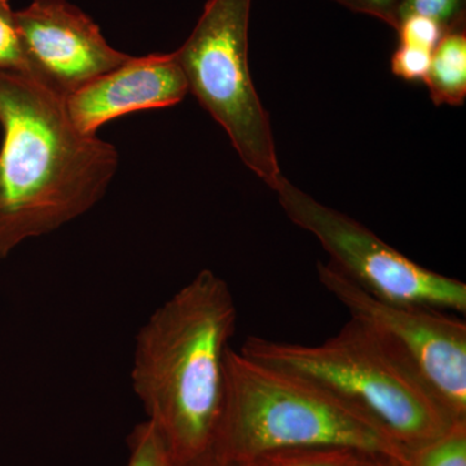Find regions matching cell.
Here are the masks:
<instances>
[{"instance_id": "9", "label": "cell", "mask_w": 466, "mask_h": 466, "mask_svg": "<svg viewBox=\"0 0 466 466\" xmlns=\"http://www.w3.org/2000/svg\"><path fill=\"white\" fill-rule=\"evenodd\" d=\"M188 84L174 52L128 58L66 97L67 115L81 133L96 135L101 126L140 110L177 106Z\"/></svg>"}, {"instance_id": "4", "label": "cell", "mask_w": 466, "mask_h": 466, "mask_svg": "<svg viewBox=\"0 0 466 466\" xmlns=\"http://www.w3.org/2000/svg\"><path fill=\"white\" fill-rule=\"evenodd\" d=\"M238 351L320 383L406 451L435 440L456 422L420 377L352 319L318 345L250 336Z\"/></svg>"}, {"instance_id": "12", "label": "cell", "mask_w": 466, "mask_h": 466, "mask_svg": "<svg viewBox=\"0 0 466 466\" xmlns=\"http://www.w3.org/2000/svg\"><path fill=\"white\" fill-rule=\"evenodd\" d=\"M359 453L341 447H299L269 451L238 466H351Z\"/></svg>"}, {"instance_id": "20", "label": "cell", "mask_w": 466, "mask_h": 466, "mask_svg": "<svg viewBox=\"0 0 466 466\" xmlns=\"http://www.w3.org/2000/svg\"><path fill=\"white\" fill-rule=\"evenodd\" d=\"M187 466H238V465L231 464V462L220 461V460H218L216 458H213V456H210V458L201 460V461L195 462V464L187 465Z\"/></svg>"}, {"instance_id": "18", "label": "cell", "mask_w": 466, "mask_h": 466, "mask_svg": "<svg viewBox=\"0 0 466 466\" xmlns=\"http://www.w3.org/2000/svg\"><path fill=\"white\" fill-rule=\"evenodd\" d=\"M333 2L357 14L375 17L394 30H397L400 25L398 11H400V0H333Z\"/></svg>"}, {"instance_id": "11", "label": "cell", "mask_w": 466, "mask_h": 466, "mask_svg": "<svg viewBox=\"0 0 466 466\" xmlns=\"http://www.w3.org/2000/svg\"><path fill=\"white\" fill-rule=\"evenodd\" d=\"M404 466H466V421H456L440 437L407 451Z\"/></svg>"}, {"instance_id": "2", "label": "cell", "mask_w": 466, "mask_h": 466, "mask_svg": "<svg viewBox=\"0 0 466 466\" xmlns=\"http://www.w3.org/2000/svg\"><path fill=\"white\" fill-rule=\"evenodd\" d=\"M238 323L228 284L204 269L137 332L133 388L177 466L213 455L222 416L226 354Z\"/></svg>"}, {"instance_id": "5", "label": "cell", "mask_w": 466, "mask_h": 466, "mask_svg": "<svg viewBox=\"0 0 466 466\" xmlns=\"http://www.w3.org/2000/svg\"><path fill=\"white\" fill-rule=\"evenodd\" d=\"M251 0H208L174 52L188 91L222 126L245 167L269 187L283 175L268 112L249 67Z\"/></svg>"}, {"instance_id": "15", "label": "cell", "mask_w": 466, "mask_h": 466, "mask_svg": "<svg viewBox=\"0 0 466 466\" xmlns=\"http://www.w3.org/2000/svg\"><path fill=\"white\" fill-rule=\"evenodd\" d=\"M466 0H400L398 17L431 18L443 27L444 32L464 29Z\"/></svg>"}, {"instance_id": "14", "label": "cell", "mask_w": 466, "mask_h": 466, "mask_svg": "<svg viewBox=\"0 0 466 466\" xmlns=\"http://www.w3.org/2000/svg\"><path fill=\"white\" fill-rule=\"evenodd\" d=\"M0 72L32 76L23 39L18 32L16 11L9 0H0Z\"/></svg>"}, {"instance_id": "8", "label": "cell", "mask_w": 466, "mask_h": 466, "mask_svg": "<svg viewBox=\"0 0 466 466\" xmlns=\"http://www.w3.org/2000/svg\"><path fill=\"white\" fill-rule=\"evenodd\" d=\"M32 78L67 97L130 55L106 42L99 25L67 0H33L16 11Z\"/></svg>"}, {"instance_id": "10", "label": "cell", "mask_w": 466, "mask_h": 466, "mask_svg": "<svg viewBox=\"0 0 466 466\" xmlns=\"http://www.w3.org/2000/svg\"><path fill=\"white\" fill-rule=\"evenodd\" d=\"M424 84L435 106H462L466 97V32L444 34L431 54Z\"/></svg>"}, {"instance_id": "13", "label": "cell", "mask_w": 466, "mask_h": 466, "mask_svg": "<svg viewBox=\"0 0 466 466\" xmlns=\"http://www.w3.org/2000/svg\"><path fill=\"white\" fill-rule=\"evenodd\" d=\"M127 466H177L157 428L147 420L127 437Z\"/></svg>"}, {"instance_id": "19", "label": "cell", "mask_w": 466, "mask_h": 466, "mask_svg": "<svg viewBox=\"0 0 466 466\" xmlns=\"http://www.w3.org/2000/svg\"><path fill=\"white\" fill-rule=\"evenodd\" d=\"M351 466H404V462L379 453L360 452Z\"/></svg>"}, {"instance_id": "3", "label": "cell", "mask_w": 466, "mask_h": 466, "mask_svg": "<svg viewBox=\"0 0 466 466\" xmlns=\"http://www.w3.org/2000/svg\"><path fill=\"white\" fill-rule=\"evenodd\" d=\"M341 447L406 462L375 421L320 383L229 348L213 458L242 465L269 451Z\"/></svg>"}, {"instance_id": "16", "label": "cell", "mask_w": 466, "mask_h": 466, "mask_svg": "<svg viewBox=\"0 0 466 466\" xmlns=\"http://www.w3.org/2000/svg\"><path fill=\"white\" fill-rule=\"evenodd\" d=\"M395 32L401 45L415 46L431 52L446 34L440 24L422 16L404 17Z\"/></svg>"}, {"instance_id": "1", "label": "cell", "mask_w": 466, "mask_h": 466, "mask_svg": "<svg viewBox=\"0 0 466 466\" xmlns=\"http://www.w3.org/2000/svg\"><path fill=\"white\" fill-rule=\"evenodd\" d=\"M0 259L56 231L106 196L118 150L73 124L66 97L32 76L0 72Z\"/></svg>"}, {"instance_id": "7", "label": "cell", "mask_w": 466, "mask_h": 466, "mask_svg": "<svg viewBox=\"0 0 466 466\" xmlns=\"http://www.w3.org/2000/svg\"><path fill=\"white\" fill-rule=\"evenodd\" d=\"M319 281L348 309L350 318L375 334L400 358L456 421H466V324L441 309L379 299L337 271L318 263Z\"/></svg>"}, {"instance_id": "6", "label": "cell", "mask_w": 466, "mask_h": 466, "mask_svg": "<svg viewBox=\"0 0 466 466\" xmlns=\"http://www.w3.org/2000/svg\"><path fill=\"white\" fill-rule=\"evenodd\" d=\"M272 191L294 225L314 235L330 265L379 299L441 311H466V285L420 266L339 211L315 200L281 175Z\"/></svg>"}, {"instance_id": "17", "label": "cell", "mask_w": 466, "mask_h": 466, "mask_svg": "<svg viewBox=\"0 0 466 466\" xmlns=\"http://www.w3.org/2000/svg\"><path fill=\"white\" fill-rule=\"evenodd\" d=\"M433 52L415 46H398L391 57V70L395 76L407 82H425L431 69Z\"/></svg>"}]
</instances>
